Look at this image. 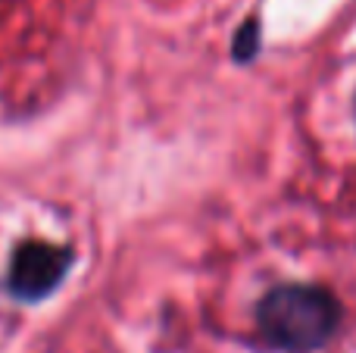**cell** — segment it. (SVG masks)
Listing matches in <instances>:
<instances>
[{"label": "cell", "mask_w": 356, "mask_h": 353, "mask_svg": "<svg viewBox=\"0 0 356 353\" xmlns=\"http://www.w3.org/2000/svg\"><path fill=\"white\" fill-rule=\"evenodd\" d=\"M257 47H259V28H257V22H247L244 28L238 31L234 56H238V60H250V56L257 54Z\"/></svg>", "instance_id": "obj_3"}, {"label": "cell", "mask_w": 356, "mask_h": 353, "mask_svg": "<svg viewBox=\"0 0 356 353\" xmlns=\"http://www.w3.org/2000/svg\"><path fill=\"white\" fill-rule=\"evenodd\" d=\"M72 266V250L47 241H25L16 247L6 272V291L16 300L35 304L60 288Z\"/></svg>", "instance_id": "obj_2"}, {"label": "cell", "mask_w": 356, "mask_h": 353, "mask_svg": "<svg viewBox=\"0 0 356 353\" xmlns=\"http://www.w3.org/2000/svg\"><path fill=\"white\" fill-rule=\"evenodd\" d=\"M341 319V306L322 288L284 285L263 297L257 310V322L263 338L278 350L307 353L316 350L334 335Z\"/></svg>", "instance_id": "obj_1"}]
</instances>
